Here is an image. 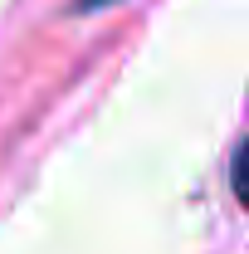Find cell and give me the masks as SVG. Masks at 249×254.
I'll list each match as a JSON object with an SVG mask.
<instances>
[{
	"instance_id": "cell-1",
	"label": "cell",
	"mask_w": 249,
	"mask_h": 254,
	"mask_svg": "<svg viewBox=\"0 0 249 254\" xmlns=\"http://www.w3.org/2000/svg\"><path fill=\"white\" fill-rule=\"evenodd\" d=\"M230 190H235V200L249 210V137L240 142V152L230 161Z\"/></svg>"
},
{
	"instance_id": "cell-2",
	"label": "cell",
	"mask_w": 249,
	"mask_h": 254,
	"mask_svg": "<svg viewBox=\"0 0 249 254\" xmlns=\"http://www.w3.org/2000/svg\"><path fill=\"white\" fill-rule=\"evenodd\" d=\"M118 0H73V15H93V10H108Z\"/></svg>"
}]
</instances>
